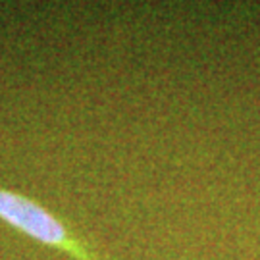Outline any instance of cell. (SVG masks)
Instances as JSON below:
<instances>
[{
	"mask_svg": "<svg viewBox=\"0 0 260 260\" xmlns=\"http://www.w3.org/2000/svg\"><path fill=\"white\" fill-rule=\"evenodd\" d=\"M0 222L47 249L62 252L72 260H104L70 220L25 193L0 187Z\"/></svg>",
	"mask_w": 260,
	"mask_h": 260,
	"instance_id": "6da1fadb",
	"label": "cell"
}]
</instances>
